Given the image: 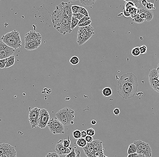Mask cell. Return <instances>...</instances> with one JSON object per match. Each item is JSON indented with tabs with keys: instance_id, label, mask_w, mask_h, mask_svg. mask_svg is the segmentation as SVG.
Wrapping results in <instances>:
<instances>
[{
	"instance_id": "35",
	"label": "cell",
	"mask_w": 159,
	"mask_h": 157,
	"mask_svg": "<svg viewBox=\"0 0 159 157\" xmlns=\"http://www.w3.org/2000/svg\"><path fill=\"white\" fill-rule=\"evenodd\" d=\"M86 131L87 135H89V136H93L95 134V131L92 128H88V129H87Z\"/></svg>"
},
{
	"instance_id": "4",
	"label": "cell",
	"mask_w": 159,
	"mask_h": 157,
	"mask_svg": "<svg viewBox=\"0 0 159 157\" xmlns=\"http://www.w3.org/2000/svg\"><path fill=\"white\" fill-rule=\"evenodd\" d=\"M75 112L70 108L66 107L59 110L56 114V117L62 123L64 126L73 125Z\"/></svg>"
},
{
	"instance_id": "14",
	"label": "cell",
	"mask_w": 159,
	"mask_h": 157,
	"mask_svg": "<svg viewBox=\"0 0 159 157\" xmlns=\"http://www.w3.org/2000/svg\"><path fill=\"white\" fill-rule=\"evenodd\" d=\"M39 40H42V36L40 33L34 31H30L26 34L25 37V43Z\"/></svg>"
},
{
	"instance_id": "56",
	"label": "cell",
	"mask_w": 159,
	"mask_h": 157,
	"mask_svg": "<svg viewBox=\"0 0 159 157\" xmlns=\"http://www.w3.org/2000/svg\"><path fill=\"white\" fill-rule=\"evenodd\" d=\"M69 1H78V0H69Z\"/></svg>"
},
{
	"instance_id": "3",
	"label": "cell",
	"mask_w": 159,
	"mask_h": 157,
	"mask_svg": "<svg viewBox=\"0 0 159 157\" xmlns=\"http://www.w3.org/2000/svg\"><path fill=\"white\" fill-rule=\"evenodd\" d=\"M1 40L15 50L20 48L22 46V40L20 33L15 30L3 35Z\"/></svg>"
},
{
	"instance_id": "24",
	"label": "cell",
	"mask_w": 159,
	"mask_h": 157,
	"mask_svg": "<svg viewBox=\"0 0 159 157\" xmlns=\"http://www.w3.org/2000/svg\"><path fill=\"white\" fill-rule=\"evenodd\" d=\"M79 21H80L77 19L75 16H72V19H71V29L72 30L76 28V26L78 25Z\"/></svg>"
},
{
	"instance_id": "13",
	"label": "cell",
	"mask_w": 159,
	"mask_h": 157,
	"mask_svg": "<svg viewBox=\"0 0 159 157\" xmlns=\"http://www.w3.org/2000/svg\"><path fill=\"white\" fill-rule=\"evenodd\" d=\"M140 17L145 21H150L153 18L154 14L150 10H148L146 7H142L138 9Z\"/></svg>"
},
{
	"instance_id": "38",
	"label": "cell",
	"mask_w": 159,
	"mask_h": 157,
	"mask_svg": "<svg viewBox=\"0 0 159 157\" xmlns=\"http://www.w3.org/2000/svg\"><path fill=\"white\" fill-rule=\"evenodd\" d=\"M76 153L75 148H73L72 151L69 154H67L66 157H76Z\"/></svg>"
},
{
	"instance_id": "9",
	"label": "cell",
	"mask_w": 159,
	"mask_h": 157,
	"mask_svg": "<svg viewBox=\"0 0 159 157\" xmlns=\"http://www.w3.org/2000/svg\"><path fill=\"white\" fill-rule=\"evenodd\" d=\"M150 84L154 90L159 93V80L158 73L156 69L152 70L149 74Z\"/></svg>"
},
{
	"instance_id": "8",
	"label": "cell",
	"mask_w": 159,
	"mask_h": 157,
	"mask_svg": "<svg viewBox=\"0 0 159 157\" xmlns=\"http://www.w3.org/2000/svg\"><path fill=\"white\" fill-rule=\"evenodd\" d=\"M15 50L0 40V59H5L13 55Z\"/></svg>"
},
{
	"instance_id": "19",
	"label": "cell",
	"mask_w": 159,
	"mask_h": 157,
	"mask_svg": "<svg viewBox=\"0 0 159 157\" xmlns=\"http://www.w3.org/2000/svg\"><path fill=\"white\" fill-rule=\"evenodd\" d=\"M6 65L5 68H9L13 66L15 63V56L14 55L6 59Z\"/></svg>"
},
{
	"instance_id": "34",
	"label": "cell",
	"mask_w": 159,
	"mask_h": 157,
	"mask_svg": "<svg viewBox=\"0 0 159 157\" xmlns=\"http://www.w3.org/2000/svg\"><path fill=\"white\" fill-rule=\"evenodd\" d=\"M70 143H71V141L70 139L69 136H68V139H64L63 141V145L65 147H68L70 146Z\"/></svg>"
},
{
	"instance_id": "11",
	"label": "cell",
	"mask_w": 159,
	"mask_h": 157,
	"mask_svg": "<svg viewBox=\"0 0 159 157\" xmlns=\"http://www.w3.org/2000/svg\"><path fill=\"white\" fill-rule=\"evenodd\" d=\"M0 153L3 156L16 154V151L14 147L8 144H0Z\"/></svg>"
},
{
	"instance_id": "10",
	"label": "cell",
	"mask_w": 159,
	"mask_h": 157,
	"mask_svg": "<svg viewBox=\"0 0 159 157\" xmlns=\"http://www.w3.org/2000/svg\"><path fill=\"white\" fill-rule=\"evenodd\" d=\"M49 120L50 115L48 110L44 109H40L38 126L42 129L45 128Z\"/></svg>"
},
{
	"instance_id": "54",
	"label": "cell",
	"mask_w": 159,
	"mask_h": 157,
	"mask_svg": "<svg viewBox=\"0 0 159 157\" xmlns=\"http://www.w3.org/2000/svg\"><path fill=\"white\" fill-rule=\"evenodd\" d=\"M138 157H147V156H145V155H143V154H138Z\"/></svg>"
},
{
	"instance_id": "27",
	"label": "cell",
	"mask_w": 159,
	"mask_h": 157,
	"mask_svg": "<svg viewBox=\"0 0 159 157\" xmlns=\"http://www.w3.org/2000/svg\"><path fill=\"white\" fill-rule=\"evenodd\" d=\"M132 20H133V21L134 22L136 23H138V24H141V23H143L145 21L144 20L141 18L139 14H137L135 16H134L132 18Z\"/></svg>"
},
{
	"instance_id": "58",
	"label": "cell",
	"mask_w": 159,
	"mask_h": 157,
	"mask_svg": "<svg viewBox=\"0 0 159 157\" xmlns=\"http://www.w3.org/2000/svg\"><path fill=\"white\" fill-rule=\"evenodd\" d=\"M107 157V156H105V155H104V157Z\"/></svg>"
},
{
	"instance_id": "20",
	"label": "cell",
	"mask_w": 159,
	"mask_h": 157,
	"mask_svg": "<svg viewBox=\"0 0 159 157\" xmlns=\"http://www.w3.org/2000/svg\"><path fill=\"white\" fill-rule=\"evenodd\" d=\"M87 143L86 141V139L84 138H81L80 139H77V141H76V145L79 147H83L86 146Z\"/></svg>"
},
{
	"instance_id": "31",
	"label": "cell",
	"mask_w": 159,
	"mask_h": 157,
	"mask_svg": "<svg viewBox=\"0 0 159 157\" xmlns=\"http://www.w3.org/2000/svg\"><path fill=\"white\" fill-rule=\"evenodd\" d=\"M70 62L73 65H76L79 63V58L76 56H74L70 59Z\"/></svg>"
},
{
	"instance_id": "55",
	"label": "cell",
	"mask_w": 159,
	"mask_h": 157,
	"mask_svg": "<svg viewBox=\"0 0 159 157\" xmlns=\"http://www.w3.org/2000/svg\"><path fill=\"white\" fill-rule=\"evenodd\" d=\"M156 70H157V72H158V75H159V64L158 65H157V69H156Z\"/></svg>"
},
{
	"instance_id": "17",
	"label": "cell",
	"mask_w": 159,
	"mask_h": 157,
	"mask_svg": "<svg viewBox=\"0 0 159 157\" xmlns=\"http://www.w3.org/2000/svg\"><path fill=\"white\" fill-rule=\"evenodd\" d=\"M67 147H65L63 145V141L59 140L55 146V150L57 153L59 155H65Z\"/></svg>"
},
{
	"instance_id": "7",
	"label": "cell",
	"mask_w": 159,
	"mask_h": 157,
	"mask_svg": "<svg viewBox=\"0 0 159 157\" xmlns=\"http://www.w3.org/2000/svg\"><path fill=\"white\" fill-rule=\"evenodd\" d=\"M30 109L29 114V120L32 128L38 126V120L40 114V109L35 107L33 109Z\"/></svg>"
},
{
	"instance_id": "30",
	"label": "cell",
	"mask_w": 159,
	"mask_h": 157,
	"mask_svg": "<svg viewBox=\"0 0 159 157\" xmlns=\"http://www.w3.org/2000/svg\"><path fill=\"white\" fill-rule=\"evenodd\" d=\"M78 13H80L82 14L83 15H85L86 16H87V17H89V14H88V12L87 11L86 9L83 7H79V10H78Z\"/></svg>"
},
{
	"instance_id": "37",
	"label": "cell",
	"mask_w": 159,
	"mask_h": 157,
	"mask_svg": "<svg viewBox=\"0 0 159 157\" xmlns=\"http://www.w3.org/2000/svg\"><path fill=\"white\" fill-rule=\"evenodd\" d=\"M147 47L146 45H142L140 47V53L141 54H144L147 53Z\"/></svg>"
},
{
	"instance_id": "53",
	"label": "cell",
	"mask_w": 159,
	"mask_h": 157,
	"mask_svg": "<svg viewBox=\"0 0 159 157\" xmlns=\"http://www.w3.org/2000/svg\"><path fill=\"white\" fill-rule=\"evenodd\" d=\"M147 1H149V2H151V3H154V0H147ZM138 1L140 2L141 1V0H138Z\"/></svg>"
},
{
	"instance_id": "59",
	"label": "cell",
	"mask_w": 159,
	"mask_h": 157,
	"mask_svg": "<svg viewBox=\"0 0 159 157\" xmlns=\"http://www.w3.org/2000/svg\"><path fill=\"white\" fill-rule=\"evenodd\" d=\"M137 157H138V156H137Z\"/></svg>"
},
{
	"instance_id": "42",
	"label": "cell",
	"mask_w": 159,
	"mask_h": 157,
	"mask_svg": "<svg viewBox=\"0 0 159 157\" xmlns=\"http://www.w3.org/2000/svg\"><path fill=\"white\" fill-rule=\"evenodd\" d=\"M92 21L91 20H89L87 21H86L84 23H82V24H79L78 25V26H79V27H83V26H88V25H91V23Z\"/></svg>"
},
{
	"instance_id": "46",
	"label": "cell",
	"mask_w": 159,
	"mask_h": 157,
	"mask_svg": "<svg viewBox=\"0 0 159 157\" xmlns=\"http://www.w3.org/2000/svg\"><path fill=\"white\" fill-rule=\"evenodd\" d=\"M140 3H141V5H142L144 7H146L147 6V4L149 3V1L147 0H141V1H140Z\"/></svg>"
},
{
	"instance_id": "33",
	"label": "cell",
	"mask_w": 159,
	"mask_h": 157,
	"mask_svg": "<svg viewBox=\"0 0 159 157\" xmlns=\"http://www.w3.org/2000/svg\"><path fill=\"white\" fill-rule=\"evenodd\" d=\"M124 1H125L126 2H129V1L132 2V3H134L135 4V6L137 8H139V7H140L142 6L141 3L138 1V0H124Z\"/></svg>"
},
{
	"instance_id": "43",
	"label": "cell",
	"mask_w": 159,
	"mask_h": 157,
	"mask_svg": "<svg viewBox=\"0 0 159 157\" xmlns=\"http://www.w3.org/2000/svg\"><path fill=\"white\" fill-rule=\"evenodd\" d=\"M45 157H60V156L57 153H49Z\"/></svg>"
},
{
	"instance_id": "23",
	"label": "cell",
	"mask_w": 159,
	"mask_h": 157,
	"mask_svg": "<svg viewBox=\"0 0 159 157\" xmlns=\"http://www.w3.org/2000/svg\"><path fill=\"white\" fill-rule=\"evenodd\" d=\"M137 149L135 144H131L129 146V149L128 150V154H132V153H137Z\"/></svg>"
},
{
	"instance_id": "2",
	"label": "cell",
	"mask_w": 159,
	"mask_h": 157,
	"mask_svg": "<svg viewBox=\"0 0 159 157\" xmlns=\"http://www.w3.org/2000/svg\"><path fill=\"white\" fill-rule=\"evenodd\" d=\"M51 18L54 27L60 33L63 35L72 33L71 19L65 14L62 11L56 8L52 12Z\"/></svg>"
},
{
	"instance_id": "47",
	"label": "cell",
	"mask_w": 159,
	"mask_h": 157,
	"mask_svg": "<svg viewBox=\"0 0 159 157\" xmlns=\"http://www.w3.org/2000/svg\"><path fill=\"white\" fill-rule=\"evenodd\" d=\"M113 114L116 116H118L120 114V110L118 108L114 109L113 110Z\"/></svg>"
},
{
	"instance_id": "50",
	"label": "cell",
	"mask_w": 159,
	"mask_h": 157,
	"mask_svg": "<svg viewBox=\"0 0 159 157\" xmlns=\"http://www.w3.org/2000/svg\"><path fill=\"white\" fill-rule=\"evenodd\" d=\"M138 156V153H132V154H130L128 155L127 157H137Z\"/></svg>"
},
{
	"instance_id": "49",
	"label": "cell",
	"mask_w": 159,
	"mask_h": 157,
	"mask_svg": "<svg viewBox=\"0 0 159 157\" xmlns=\"http://www.w3.org/2000/svg\"><path fill=\"white\" fill-rule=\"evenodd\" d=\"M123 15L126 17H129L130 16V14L129 13L126 12L124 10L123 11Z\"/></svg>"
},
{
	"instance_id": "15",
	"label": "cell",
	"mask_w": 159,
	"mask_h": 157,
	"mask_svg": "<svg viewBox=\"0 0 159 157\" xmlns=\"http://www.w3.org/2000/svg\"><path fill=\"white\" fill-rule=\"evenodd\" d=\"M41 43H42V40L26 42L25 43L24 47L27 51H33L38 49V47L41 45Z\"/></svg>"
},
{
	"instance_id": "32",
	"label": "cell",
	"mask_w": 159,
	"mask_h": 157,
	"mask_svg": "<svg viewBox=\"0 0 159 157\" xmlns=\"http://www.w3.org/2000/svg\"><path fill=\"white\" fill-rule=\"evenodd\" d=\"M73 136L75 139H78L81 137V132L79 130H75L73 132Z\"/></svg>"
},
{
	"instance_id": "51",
	"label": "cell",
	"mask_w": 159,
	"mask_h": 157,
	"mask_svg": "<svg viewBox=\"0 0 159 157\" xmlns=\"http://www.w3.org/2000/svg\"><path fill=\"white\" fill-rule=\"evenodd\" d=\"M76 157H81L80 151L79 150H77V153H76Z\"/></svg>"
},
{
	"instance_id": "45",
	"label": "cell",
	"mask_w": 159,
	"mask_h": 157,
	"mask_svg": "<svg viewBox=\"0 0 159 157\" xmlns=\"http://www.w3.org/2000/svg\"><path fill=\"white\" fill-rule=\"evenodd\" d=\"M85 139L88 143H91L93 141V138L92 136H89V135H87L86 137L85 138Z\"/></svg>"
},
{
	"instance_id": "36",
	"label": "cell",
	"mask_w": 159,
	"mask_h": 157,
	"mask_svg": "<svg viewBox=\"0 0 159 157\" xmlns=\"http://www.w3.org/2000/svg\"><path fill=\"white\" fill-rule=\"evenodd\" d=\"M73 16H75L77 19L80 21L82 18L85 16V15H83L82 14L80 13H73Z\"/></svg>"
},
{
	"instance_id": "1",
	"label": "cell",
	"mask_w": 159,
	"mask_h": 157,
	"mask_svg": "<svg viewBox=\"0 0 159 157\" xmlns=\"http://www.w3.org/2000/svg\"><path fill=\"white\" fill-rule=\"evenodd\" d=\"M136 76L132 73L122 75L118 82L117 91L123 99L129 100L134 97L138 88Z\"/></svg>"
},
{
	"instance_id": "39",
	"label": "cell",
	"mask_w": 159,
	"mask_h": 157,
	"mask_svg": "<svg viewBox=\"0 0 159 157\" xmlns=\"http://www.w3.org/2000/svg\"><path fill=\"white\" fill-rule=\"evenodd\" d=\"M146 8L149 10H154V9H155V7L154 6V3H151V2H149L147 4Z\"/></svg>"
},
{
	"instance_id": "26",
	"label": "cell",
	"mask_w": 159,
	"mask_h": 157,
	"mask_svg": "<svg viewBox=\"0 0 159 157\" xmlns=\"http://www.w3.org/2000/svg\"><path fill=\"white\" fill-rule=\"evenodd\" d=\"M135 4L134 3H132V2H126V3L125 4V8H124V10L126 11L127 12L129 13L132 7H135Z\"/></svg>"
},
{
	"instance_id": "18",
	"label": "cell",
	"mask_w": 159,
	"mask_h": 157,
	"mask_svg": "<svg viewBox=\"0 0 159 157\" xmlns=\"http://www.w3.org/2000/svg\"><path fill=\"white\" fill-rule=\"evenodd\" d=\"M78 33H83L92 36L94 34V29L91 25H88L86 26L80 27Z\"/></svg>"
},
{
	"instance_id": "21",
	"label": "cell",
	"mask_w": 159,
	"mask_h": 157,
	"mask_svg": "<svg viewBox=\"0 0 159 157\" xmlns=\"http://www.w3.org/2000/svg\"><path fill=\"white\" fill-rule=\"evenodd\" d=\"M97 0H80V3L84 6H91L94 5Z\"/></svg>"
},
{
	"instance_id": "52",
	"label": "cell",
	"mask_w": 159,
	"mask_h": 157,
	"mask_svg": "<svg viewBox=\"0 0 159 157\" xmlns=\"http://www.w3.org/2000/svg\"><path fill=\"white\" fill-rule=\"evenodd\" d=\"M91 124L92 125H95L96 124V121L94 120H92L91 121Z\"/></svg>"
},
{
	"instance_id": "41",
	"label": "cell",
	"mask_w": 159,
	"mask_h": 157,
	"mask_svg": "<svg viewBox=\"0 0 159 157\" xmlns=\"http://www.w3.org/2000/svg\"><path fill=\"white\" fill-rule=\"evenodd\" d=\"M79 7H80V6H77V5H75V6L73 5L72 6V10L73 13H78Z\"/></svg>"
},
{
	"instance_id": "28",
	"label": "cell",
	"mask_w": 159,
	"mask_h": 157,
	"mask_svg": "<svg viewBox=\"0 0 159 157\" xmlns=\"http://www.w3.org/2000/svg\"><path fill=\"white\" fill-rule=\"evenodd\" d=\"M104 155V150H100L95 152L92 154L88 156V157H103Z\"/></svg>"
},
{
	"instance_id": "16",
	"label": "cell",
	"mask_w": 159,
	"mask_h": 157,
	"mask_svg": "<svg viewBox=\"0 0 159 157\" xmlns=\"http://www.w3.org/2000/svg\"><path fill=\"white\" fill-rule=\"evenodd\" d=\"M91 37L92 36L90 34L83 33H78L77 38V44L79 46H81L89 40Z\"/></svg>"
},
{
	"instance_id": "6",
	"label": "cell",
	"mask_w": 159,
	"mask_h": 157,
	"mask_svg": "<svg viewBox=\"0 0 159 157\" xmlns=\"http://www.w3.org/2000/svg\"><path fill=\"white\" fill-rule=\"evenodd\" d=\"M137 149V153L143 154L147 157H151L152 155V150L149 144L142 140H136L134 142Z\"/></svg>"
},
{
	"instance_id": "22",
	"label": "cell",
	"mask_w": 159,
	"mask_h": 157,
	"mask_svg": "<svg viewBox=\"0 0 159 157\" xmlns=\"http://www.w3.org/2000/svg\"><path fill=\"white\" fill-rule=\"evenodd\" d=\"M102 94L105 97H109L112 95V90L109 87H105L102 90Z\"/></svg>"
},
{
	"instance_id": "40",
	"label": "cell",
	"mask_w": 159,
	"mask_h": 157,
	"mask_svg": "<svg viewBox=\"0 0 159 157\" xmlns=\"http://www.w3.org/2000/svg\"><path fill=\"white\" fill-rule=\"evenodd\" d=\"M6 60L5 59H0V69H4L6 67Z\"/></svg>"
},
{
	"instance_id": "44",
	"label": "cell",
	"mask_w": 159,
	"mask_h": 157,
	"mask_svg": "<svg viewBox=\"0 0 159 157\" xmlns=\"http://www.w3.org/2000/svg\"><path fill=\"white\" fill-rule=\"evenodd\" d=\"M90 19H91V18H90V17H87V16H85L83 18H82L80 21H79L78 25H79V24H82V23H84V22H85L86 21H87L89 20Z\"/></svg>"
},
{
	"instance_id": "25",
	"label": "cell",
	"mask_w": 159,
	"mask_h": 157,
	"mask_svg": "<svg viewBox=\"0 0 159 157\" xmlns=\"http://www.w3.org/2000/svg\"><path fill=\"white\" fill-rule=\"evenodd\" d=\"M139 10L137 8V7L135 6V7H132L130 9V11L129 14H130V16L131 18H133L134 16L136 15L139 14Z\"/></svg>"
},
{
	"instance_id": "57",
	"label": "cell",
	"mask_w": 159,
	"mask_h": 157,
	"mask_svg": "<svg viewBox=\"0 0 159 157\" xmlns=\"http://www.w3.org/2000/svg\"><path fill=\"white\" fill-rule=\"evenodd\" d=\"M0 157H3V155L1 153H0Z\"/></svg>"
},
{
	"instance_id": "48",
	"label": "cell",
	"mask_w": 159,
	"mask_h": 157,
	"mask_svg": "<svg viewBox=\"0 0 159 157\" xmlns=\"http://www.w3.org/2000/svg\"><path fill=\"white\" fill-rule=\"evenodd\" d=\"M87 134L86 131H85V130H83L81 132V137L83 138H85L86 137Z\"/></svg>"
},
{
	"instance_id": "29",
	"label": "cell",
	"mask_w": 159,
	"mask_h": 157,
	"mask_svg": "<svg viewBox=\"0 0 159 157\" xmlns=\"http://www.w3.org/2000/svg\"><path fill=\"white\" fill-rule=\"evenodd\" d=\"M131 54L135 57H137L141 54L140 51V47H136L133 48L131 50Z\"/></svg>"
},
{
	"instance_id": "12",
	"label": "cell",
	"mask_w": 159,
	"mask_h": 157,
	"mask_svg": "<svg viewBox=\"0 0 159 157\" xmlns=\"http://www.w3.org/2000/svg\"><path fill=\"white\" fill-rule=\"evenodd\" d=\"M73 6V4L70 2H62L57 6L56 8L62 11L67 16L72 17L73 14L72 10V7Z\"/></svg>"
},
{
	"instance_id": "5",
	"label": "cell",
	"mask_w": 159,
	"mask_h": 157,
	"mask_svg": "<svg viewBox=\"0 0 159 157\" xmlns=\"http://www.w3.org/2000/svg\"><path fill=\"white\" fill-rule=\"evenodd\" d=\"M47 126L51 132L53 134H64L65 133L64 125L56 117L50 119Z\"/></svg>"
}]
</instances>
